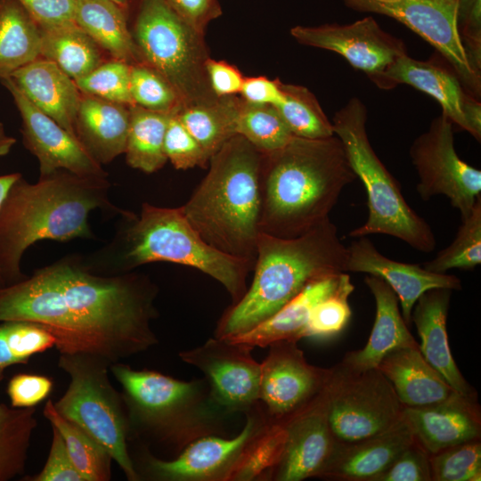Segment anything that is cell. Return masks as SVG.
Masks as SVG:
<instances>
[{
    "label": "cell",
    "instance_id": "6da1fadb",
    "mask_svg": "<svg viewBox=\"0 0 481 481\" xmlns=\"http://www.w3.org/2000/svg\"><path fill=\"white\" fill-rule=\"evenodd\" d=\"M156 285L137 273L105 275L66 256L0 289V322L47 329L59 354L86 353L110 364L145 352L159 339Z\"/></svg>",
    "mask_w": 481,
    "mask_h": 481
},
{
    "label": "cell",
    "instance_id": "7a4b0ae2",
    "mask_svg": "<svg viewBox=\"0 0 481 481\" xmlns=\"http://www.w3.org/2000/svg\"><path fill=\"white\" fill-rule=\"evenodd\" d=\"M356 176L337 135L294 136L283 147L261 152L259 231L280 238L300 236L324 219Z\"/></svg>",
    "mask_w": 481,
    "mask_h": 481
},
{
    "label": "cell",
    "instance_id": "3957f363",
    "mask_svg": "<svg viewBox=\"0 0 481 481\" xmlns=\"http://www.w3.org/2000/svg\"><path fill=\"white\" fill-rule=\"evenodd\" d=\"M107 176H86L60 169L31 183L20 175L0 206V270L8 285L23 280L20 260L37 241L92 239L89 214H119L109 199Z\"/></svg>",
    "mask_w": 481,
    "mask_h": 481
},
{
    "label": "cell",
    "instance_id": "277c9868",
    "mask_svg": "<svg viewBox=\"0 0 481 481\" xmlns=\"http://www.w3.org/2000/svg\"><path fill=\"white\" fill-rule=\"evenodd\" d=\"M119 216L110 241L87 256H79L87 270L113 275L133 272L149 263L170 262L193 267L217 281L232 304L247 291L252 265L206 243L181 207L143 203L139 214L121 210Z\"/></svg>",
    "mask_w": 481,
    "mask_h": 481
},
{
    "label": "cell",
    "instance_id": "5b68a950",
    "mask_svg": "<svg viewBox=\"0 0 481 481\" xmlns=\"http://www.w3.org/2000/svg\"><path fill=\"white\" fill-rule=\"evenodd\" d=\"M346 247L330 217L295 238L259 232L249 287L219 319L215 337L227 338L264 322L311 282L344 271Z\"/></svg>",
    "mask_w": 481,
    "mask_h": 481
},
{
    "label": "cell",
    "instance_id": "8992f818",
    "mask_svg": "<svg viewBox=\"0 0 481 481\" xmlns=\"http://www.w3.org/2000/svg\"><path fill=\"white\" fill-rule=\"evenodd\" d=\"M261 151L236 135L211 156L181 209L203 240L254 268L259 231Z\"/></svg>",
    "mask_w": 481,
    "mask_h": 481
},
{
    "label": "cell",
    "instance_id": "52a82bcc",
    "mask_svg": "<svg viewBox=\"0 0 481 481\" xmlns=\"http://www.w3.org/2000/svg\"><path fill=\"white\" fill-rule=\"evenodd\" d=\"M110 371L122 388L129 441L139 439L178 454L192 441L223 432L226 413L213 402L206 379L180 380L121 362L112 363Z\"/></svg>",
    "mask_w": 481,
    "mask_h": 481
},
{
    "label": "cell",
    "instance_id": "ba28073f",
    "mask_svg": "<svg viewBox=\"0 0 481 481\" xmlns=\"http://www.w3.org/2000/svg\"><path fill=\"white\" fill-rule=\"evenodd\" d=\"M366 121V106L357 97H352L331 121L334 135L340 139L367 194V220L348 236L387 234L419 251H433L436 241L429 224L409 206L399 183L375 153L367 135Z\"/></svg>",
    "mask_w": 481,
    "mask_h": 481
},
{
    "label": "cell",
    "instance_id": "9c48e42d",
    "mask_svg": "<svg viewBox=\"0 0 481 481\" xmlns=\"http://www.w3.org/2000/svg\"><path fill=\"white\" fill-rule=\"evenodd\" d=\"M111 364L99 356L60 354L58 366L69 384L53 403L56 411L99 443L119 466L129 481H139L129 452V426L121 393L110 383Z\"/></svg>",
    "mask_w": 481,
    "mask_h": 481
},
{
    "label": "cell",
    "instance_id": "30bf717a",
    "mask_svg": "<svg viewBox=\"0 0 481 481\" xmlns=\"http://www.w3.org/2000/svg\"><path fill=\"white\" fill-rule=\"evenodd\" d=\"M142 61L178 93L183 106L211 102L204 35L184 22L166 0H140L132 33Z\"/></svg>",
    "mask_w": 481,
    "mask_h": 481
},
{
    "label": "cell",
    "instance_id": "8fae6325",
    "mask_svg": "<svg viewBox=\"0 0 481 481\" xmlns=\"http://www.w3.org/2000/svg\"><path fill=\"white\" fill-rule=\"evenodd\" d=\"M325 390L329 424L337 443L381 433L404 413V406L378 368L355 371L338 363L331 368Z\"/></svg>",
    "mask_w": 481,
    "mask_h": 481
},
{
    "label": "cell",
    "instance_id": "7c38bea8",
    "mask_svg": "<svg viewBox=\"0 0 481 481\" xmlns=\"http://www.w3.org/2000/svg\"><path fill=\"white\" fill-rule=\"evenodd\" d=\"M245 414V424L233 437L219 434L200 436L170 460L143 452L137 461H134L139 480L230 481L248 444L270 422L259 403Z\"/></svg>",
    "mask_w": 481,
    "mask_h": 481
},
{
    "label": "cell",
    "instance_id": "4fadbf2b",
    "mask_svg": "<svg viewBox=\"0 0 481 481\" xmlns=\"http://www.w3.org/2000/svg\"><path fill=\"white\" fill-rule=\"evenodd\" d=\"M452 122L443 112L410 148V157L419 182L420 199L446 196L461 219L470 213L481 195V171L462 160L454 148Z\"/></svg>",
    "mask_w": 481,
    "mask_h": 481
},
{
    "label": "cell",
    "instance_id": "5bb4252c",
    "mask_svg": "<svg viewBox=\"0 0 481 481\" xmlns=\"http://www.w3.org/2000/svg\"><path fill=\"white\" fill-rule=\"evenodd\" d=\"M347 8L390 17L431 45L452 68L465 90L479 99L481 74L473 69L456 22L458 0H340Z\"/></svg>",
    "mask_w": 481,
    "mask_h": 481
},
{
    "label": "cell",
    "instance_id": "9a60e30c",
    "mask_svg": "<svg viewBox=\"0 0 481 481\" xmlns=\"http://www.w3.org/2000/svg\"><path fill=\"white\" fill-rule=\"evenodd\" d=\"M252 349L214 337L178 355L203 372L212 400L221 411L246 413L259 402L261 367Z\"/></svg>",
    "mask_w": 481,
    "mask_h": 481
},
{
    "label": "cell",
    "instance_id": "2e32d148",
    "mask_svg": "<svg viewBox=\"0 0 481 481\" xmlns=\"http://www.w3.org/2000/svg\"><path fill=\"white\" fill-rule=\"evenodd\" d=\"M268 347L260 363L258 403L270 421L282 422L323 389L331 368L310 364L295 340L276 341Z\"/></svg>",
    "mask_w": 481,
    "mask_h": 481
},
{
    "label": "cell",
    "instance_id": "e0dca14e",
    "mask_svg": "<svg viewBox=\"0 0 481 481\" xmlns=\"http://www.w3.org/2000/svg\"><path fill=\"white\" fill-rule=\"evenodd\" d=\"M290 35L301 45L341 55L376 86L387 69L407 54L405 44L384 31L371 16L348 24L298 25Z\"/></svg>",
    "mask_w": 481,
    "mask_h": 481
},
{
    "label": "cell",
    "instance_id": "ac0fdd59",
    "mask_svg": "<svg viewBox=\"0 0 481 481\" xmlns=\"http://www.w3.org/2000/svg\"><path fill=\"white\" fill-rule=\"evenodd\" d=\"M1 82L12 95L21 116L23 143L38 160L39 176L60 169L79 175L107 176L79 140L38 110L11 77Z\"/></svg>",
    "mask_w": 481,
    "mask_h": 481
},
{
    "label": "cell",
    "instance_id": "d6986e66",
    "mask_svg": "<svg viewBox=\"0 0 481 481\" xmlns=\"http://www.w3.org/2000/svg\"><path fill=\"white\" fill-rule=\"evenodd\" d=\"M282 423L287 432L286 444L270 479L301 481L319 477L337 444L329 424L325 387Z\"/></svg>",
    "mask_w": 481,
    "mask_h": 481
},
{
    "label": "cell",
    "instance_id": "ffe728a7",
    "mask_svg": "<svg viewBox=\"0 0 481 481\" xmlns=\"http://www.w3.org/2000/svg\"><path fill=\"white\" fill-rule=\"evenodd\" d=\"M344 271L364 273L382 279L395 293L402 315L408 326L419 298L432 289L459 290L461 282L452 274L430 272L420 264H408L382 255L366 237H359L346 247Z\"/></svg>",
    "mask_w": 481,
    "mask_h": 481
},
{
    "label": "cell",
    "instance_id": "44dd1931",
    "mask_svg": "<svg viewBox=\"0 0 481 481\" xmlns=\"http://www.w3.org/2000/svg\"><path fill=\"white\" fill-rule=\"evenodd\" d=\"M404 416L415 440L429 455L481 437V412L477 396H466L454 392L434 404L404 407Z\"/></svg>",
    "mask_w": 481,
    "mask_h": 481
},
{
    "label": "cell",
    "instance_id": "7402d4cb",
    "mask_svg": "<svg viewBox=\"0 0 481 481\" xmlns=\"http://www.w3.org/2000/svg\"><path fill=\"white\" fill-rule=\"evenodd\" d=\"M404 413L387 430L351 443H337L318 478L336 481H376L414 440Z\"/></svg>",
    "mask_w": 481,
    "mask_h": 481
},
{
    "label": "cell",
    "instance_id": "603a6c76",
    "mask_svg": "<svg viewBox=\"0 0 481 481\" xmlns=\"http://www.w3.org/2000/svg\"><path fill=\"white\" fill-rule=\"evenodd\" d=\"M452 289H432L423 293L413 306L412 322L420 338V351L425 360L456 392L477 396L466 381L452 357L446 329Z\"/></svg>",
    "mask_w": 481,
    "mask_h": 481
},
{
    "label": "cell",
    "instance_id": "cb8c5ba5",
    "mask_svg": "<svg viewBox=\"0 0 481 481\" xmlns=\"http://www.w3.org/2000/svg\"><path fill=\"white\" fill-rule=\"evenodd\" d=\"M399 84L409 85L433 97L453 124L468 130L464 107L471 94L450 65L436 60L419 61L404 54L387 69L377 86L389 90Z\"/></svg>",
    "mask_w": 481,
    "mask_h": 481
},
{
    "label": "cell",
    "instance_id": "d4e9b609",
    "mask_svg": "<svg viewBox=\"0 0 481 481\" xmlns=\"http://www.w3.org/2000/svg\"><path fill=\"white\" fill-rule=\"evenodd\" d=\"M364 282L376 304L372 330L366 345L360 350L348 352L340 363L355 371L377 368L382 358L394 349L419 347L402 315L398 298L393 289L376 276L368 274Z\"/></svg>",
    "mask_w": 481,
    "mask_h": 481
},
{
    "label": "cell",
    "instance_id": "484cf974",
    "mask_svg": "<svg viewBox=\"0 0 481 481\" xmlns=\"http://www.w3.org/2000/svg\"><path fill=\"white\" fill-rule=\"evenodd\" d=\"M10 77L38 110L76 136L75 122L82 94L72 78L41 57Z\"/></svg>",
    "mask_w": 481,
    "mask_h": 481
},
{
    "label": "cell",
    "instance_id": "4316f807",
    "mask_svg": "<svg viewBox=\"0 0 481 481\" xmlns=\"http://www.w3.org/2000/svg\"><path fill=\"white\" fill-rule=\"evenodd\" d=\"M129 107L82 94L75 134L101 166L110 163L125 152L130 122Z\"/></svg>",
    "mask_w": 481,
    "mask_h": 481
},
{
    "label": "cell",
    "instance_id": "83f0119b",
    "mask_svg": "<svg viewBox=\"0 0 481 481\" xmlns=\"http://www.w3.org/2000/svg\"><path fill=\"white\" fill-rule=\"evenodd\" d=\"M377 368L392 385L404 407L444 401L456 392L423 357L420 347H400L387 354Z\"/></svg>",
    "mask_w": 481,
    "mask_h": 481
},
{
    "label": "cell",
    "instance_id": "f1b7e54d",
    "mask_svg": "<svg viewBox=\"0 0 481 481\" xmlns=\"http://www.w3.org/2000/svg\"><path fill=\"white\" fill-rule=\"evenodd\" d=\"M343 273L311 282L264 322L244 333L224 339L253 349L267 347L280 340L298 341L303 338L312 309L337 289Z\"/></svg>",
    "mask_w": 481,
    "mask_h": 481
},
{
    "label": "cell",
    "instance_id": "f546056e",
    "mask_svg": "<svg viewBox=\"0 0 481 481\" xmlns=\"http://www.w3.org/2000/svg\"><path fill=\"white\" fill-rule=\"evenodd\" d=\"M74 21L111 59L130 65L143 61L121 5L111 0H76Z\"/></svg>",
    "mask_w": 481,
    "mask_h": 481
},
{
    "label": "cell",
    "instance_id": "4dcf8cb0",
    "mask_svg": "<svg viewBox=\"0 0 481 481\" xmlns=\"http://www.w3.org/2000/svg\"><path fill=\"white\" fill-rule=\"evenodd\" d=\"M39 29L40 57L56 64L74 81L105 61L101 47L76 23Z\"/></svg>",
    "mask_w": 481,
    "mask_h": 481
},
{
    "label": "cell",
    "instance_id": "1f68e13d",
    "mask_svg": "<svg viewBox=\"0 0 481 481\" xmlns=\"http://www.w3.org/2000/svg\"><path fill=\"white\" fill-rule=\"evenodd\" d=\"M37 23L17 0H0V80L40 57Z\"/></svg>",
    "mask_w": 481,
    "mask_h": 481
},
{
    "label": "cell",
    "instance_id": "d6a6232c",
    "mask_svg": "<svg viewBox=\"0 0 481 481\" xmlns=\"http://www.w3.org/2000/svg\"><path fill=\"white\" fill-rule=\"evenodd\" d=\"M243 99L236 95L217 97L202 103L183 105L175 114L211 158L237 135V119Z\"/></svg>",
    "mask_w": 481,
    "mask_h": 481
},
{
    "label": "cell",
    "instance_id": "836d02e7",
    "mask_svg": "<svg viewBox=\"0 0 481 481\" xmlns=\"http://www.w3.org/2000/svg\"><path fill=\"white\" fill-rule=\"evenodd\" d=\"M130 122L126 144V160L133 168L144 173L161 169L167 159L164 138L172 115L130 105Z\"/></svg>",
    "mask_w": 481,
    "mask_h": 481
},
{
    "label": "cell",
    "instance_id": "e575fe53",
    "mask_svg": "<svg viewBox=\"0 0 481 481\" xmlns=\"http://www.w3.org/2000/svg\"><path fill=\"white\" fill-rule=\"evenodd\" d=\"M43 414L61 436L73 464L86 481L111 479L113 460L99 443L75 423L61 416L52 400L46 401Z\"/></svg>",
    "mask_w": 481,
    "mask_h": 481
},
{
    "label": "cell",
    "instance_id": "d590c367",
    "mask_svg": "<svg viewBox=\"0 0 481 481\" xmlns=\"http://www.w3.org/2000/svg\"><path fill=\"white\" fill-rule=\"evenodd\" d=\"M4 375L0 376V382ZM35 407L14 408L0 403V481L25 470L28 452L37 427Z\"/></svg>",
    "mask_w": 481,
    "mask_h": 481
},
{
    "label": "cell",
    "instance_id": "8d00e7d4",
    "mask_svg": "<svg viewBox=\"0 0 481 481\" xmlns=\"http://www.w3.org/2000/svg\"><path fill=\"white\" fill-rule=\"evenodd\" d=\"M281 86L282 100L275 107L295 136L320 139L334 135L331 121L308 88L282 82Z\"/></svg>",
    "mask_w": 481,
    "mask_h": 481
},
{
    "label": "cell",
    "instance_id": "74e56055",
    "mask_svg": "<svg viewBox=\"0 0 481 481\" xmlns=\"http://www.w3.org/2000/svg\"><path fill=\"white\" fill-rule=\"evenodd\" d=\"M286 439L282 422H268L244 450L230 481L270 479L282 457Z\"/></svg>",
    "mask_w": 481,
    "mask_h": 481
},
{
    "label": "cell",
    "instance_id": "f35d334b",
    "mask_svg": "<svg viewBox=\"0 0 481 481\" xmlns=\"http://www.w3.org/2000/svg\"><path fill=\"white\" fill-rule=\"evenodd\" d=\"M236 131L261 152L278 150L295 136L275 106L253 104L244 100Z\"/></svg>",
    "mask_w": 481,
    "mask_h": 481
},
{
    "label": "cell",
    "instance_id": "ab89813d",
    "mask_svg": "<svg viewBox=\"0 0 481 481\" xmlns=\"http://www.w3.org/2000/svg\"><path fill=\"white\" fill-rule=\"evenodd\" d=\"M481 264V195L470 213L461 219L453 241L422 266L434 273H445L451 269L472 270Z\"/></svg>",
    "mask_w": 481,
    "mask_h": 481
},
{
    "label": "cell",
    "instance_id": "60d3db41",
    "mask_svg": "<svg viewBox=\"0 0 481 481\" xmlns=\"http://www.w3.org/2000/svg\"><path fill=\"white\" fill-rule=\"evenodd\" d=\"M54 336L42 325L26 321L0 322V376L14 364H26L37 354L55 347Z\"/></svg>",
    "mask_w": 481,
    "mask_h": 481
},
{
    "label": "cell",
    "instance_id": "b9f144b4",
    "mask_svg": "<svg viewBox=\"0 0 481 481\" xmlns=\"http://www.w3.org/2000/svg\"><path fill=\"white\" fill-rule=\"evenodd\" d=\"M354 289L349 274L344 272L337 289L312 309L303 338L327 340L338 336L351 318L348 300Z\"/></svg>",
    "mask_w": 481,
    "mask_h": 481
},
{
    "label": "cell",
    "instance_id": "7bdbcfd3",
    "mask_svg": "<svg viewBox=\"0 0 481 481\" xmlns=\"http://www.w3.org/2000/svg\"><path fill=\"white\" fill-rule=\"evenodd\" d=\"M130 92L134 104L149 110L175 115L183 106L174 86L144 61L131 65Z\"/></svg>",
    "mask_w": 481,
    "mask_h": 481
},
{
    "label": "cell",
    "instance_id": "ee69618b",
    "mask_svg": "<svg viewBox=\"0 0 481 481\" xmlns=\"http://www.w3.org/2000/svg\"><path fill=\"white\" fill-rule=\"evenodd\" d=\"M432 481H480L481 443L473 440L429 455Z\"/></svg>",
    "mask_w": 481,
    "mask_h": 481
},
{
    "label": "cell",
    "instance_id": "f6af8a7d",
    "mask_svg": "<svg viewBox=\"0 0 481 481\" xmlns=\"http://www.w3.org/2000/svg\"><path fill=\"white\" fill-rule=\"evenodd\" d=\"M131 65L110 59L75 81L79 91L113 102L133 105L130 92Z\"/></svg>",
    "mask_w": 481,
    "mask_h": 481
},
{
    "label": "cell",
    "instance_id": "bcb514c9",
    "mask_svg": "<svg viewBox=\"0 0 481 481\" xmlns=\"http://www.w3.org/2000/svg\"><path fill=\"white\" fill-rule=\"evenodd\" d=\"M167 159L176 169L207 168L209 157L175 115H172L164 138Z\"/></svg>",
    "mask_w": 481,
    "mask_h": 481
},
{
    "label": "cell",
    "instance_id": "7dc6e473",
    "mask_svg": "<svg viewBox=\"0 0 481 481\" xmlns=\"http://www.w3.org/2000/svg\"><path fill=\"white\" fill-rule=\"evenodd\" d=\"M456 22L469 62L481 74V0H458Z\"/></svg>",
    "mask_w": 481,
    "mask_h": 481
},
{
    "label": "cell",
    "instance_id": "c3c4849f",
    "mask_svg": "<svg viewBox=\"0 0 481 481\" xmlns=\"http://www.w3.org/2000/svg\"><path fill=\"white\" fill-rule=\"evenodd\" d=\"M376 481H432L429 454L414 439Z\"/></svg>",
    "mask_w": 481,
    "mask_h": 481
},
{
    "label": "cell",
    "instance_id": "681fc988",
    "mask_svg": "<svg viewBox=\"0 0 481 481\" xmlns=\"http://www.w3.org/2000/svg\"><path fill=\"white\" fill-rule=\"evenodd\" d=\"M52 442L47 460L42 470L26 481H86L73 464L63 439L58 430L52 427Z\"/></svg>",
    "mask_w": 481,
    "mask_h": 481
},
{
    "label": "cell",
    "instance_id": "f907efd6",
    "mask_svg": "<svg viewBox=\"0 0 481 481\" xmlns=\"http://www.w3.org/2000/svg\"><path fill=\"white\" fill-rule=\"evenodd\" d=\"M53 387V382L47 376L20 373L9 380L7 395L12 407L31 408L45 400Z\"/></svg>",
    "mask_w": 481,
    "mask_h": 481
},
{
    "label": "cell",
    "instance_id": "816d5d0a",
    "mask_svg": "<svg viewBox=\"0 0 481 481\" xmlns=\"http://www.w3.org/2000/svg\"><path fill=\"white\" fill-rule=\"evenodd\" d=\"M39 27H56L74 21L76 0H17Z\"/></svg>",
    "mask_w": 481,
    "mask_h": 481
},
{
    "label": "cell",
    "instance_id": "f5cc1de1",
    "mask_svg": "<svg viewBox=\"0 0 481 481\" xmlns=\"http://www.w3.org/2000/svg\"><path fill=\"white\" fill-rule=\"evenodd\" d=\"M177 15L204 35L208 25L222 14L219 0H166Z\"/></svg>",
    "mask_w": 481,
    "mask_h": 481
},
{
    "label": "cell",
    "instance_id": "db71d44e",
    "mask_svg": "<svg viewBox=\"0 0 481 481\" xmlns=\"http://www.w3.org/2000/svg\"><path fill=\"white\" fill-rule=\"evenodd\" d=\"M206 69L210 87L216 97L240 94L245 77L225 61L208 58Z\"/></svg>",
    "mask_w": 481,
    "mask_h": 481
},
{
    "label": "cell",
    "instance_id": "11a10c76",
    "mask_svg": "<svg viewBox=\"0 0 481 481\" xmlns=\"http://www.w3.org/2000/svg\"><path fill=\"white\" fill-rule=\"evenodd\" d=\"M281 81L264 76L245 77L240 97L253 104L278 105L282 100Z\"/></svg>",
    "mask_w": 481,
    "mask_h": 481
},
{
    "label": "cell",
    "instance_id": "9f6ffc18",
    "mask_svg": "<svg viewBox=\"0 0 481 481\" xmlns=\"http://www.w3.org/2000/svg\"><path fill=\"white\" fill-rule=\"evenodd\" d=\"M20 175V173H12L0 175V206L12 184ZM7 286L0 270V289Z\"/></svg>",
    "mask_w": 481,
    "mask_h": 481
},
{
    "label": "cell",
    "instance_id": "6f0895ef",
    "mask_svg": "<svg viewBox=\"0 0 481 481\" xmlns=\"http://www.w3.org/2000/svg\"><path fill=\"white\" fill-rule=\"evenodd\" d=\"M15 143V138L5 134L4 126L0 122V157L8 154Z\"/></svg>",
    "mask_w": 481,
    "mask_h": 481
},
{
    "label": "cell",
    "instance_id": "680465c9",
    "mask_svg": "<svg viewBox=\"0 0 481 481\" xmlns=\"http://www.w3.org/2000/svg\"><path fill=\"white\" fill-rule=\"evenodd\" d=\"M111 1L115 2L116 4L121 5L124 8L129 2V0H111Z\"/></svg>",
    "mask_w": 481,
    "mask_h": 481
}]
</instances>
